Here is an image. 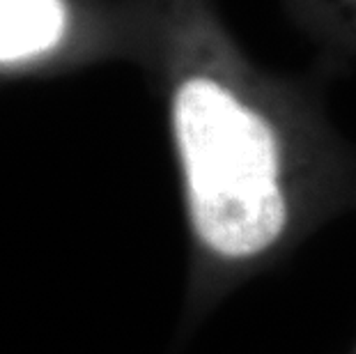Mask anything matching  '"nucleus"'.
Returning <instances> with one entry per match:
<instances>
[{"label": "nucleus", "instance_id": "obj_1", "mask_svg": "<svg viewBox=\"0 0 356 354\" xmlns=\"http://www.w3.org/2000/svg\"><path fill=\"white\" fill-rule=\"evenodd\" d=\"M172 131L200 242L223 258H251L274 244L287 207L267 120L216 79L191 77L172 97Z\"/></svg>", "mask_w": 356, "mask_h": 354}, {"label": "nucleus", "instance_id": "obj_2", "mask_svg": "<svg viewBox=\"0 0 356 354\" xmlns=\"http://www.w3.org/2000/svg\"><path fill=\"white\" fill-rule=\"evenodd\" d=\"M65 24L63 0H0V65L24 63L56 49Z\"/></svg>", "mask_w": 356, "mask_h": 354}]
</instances>
